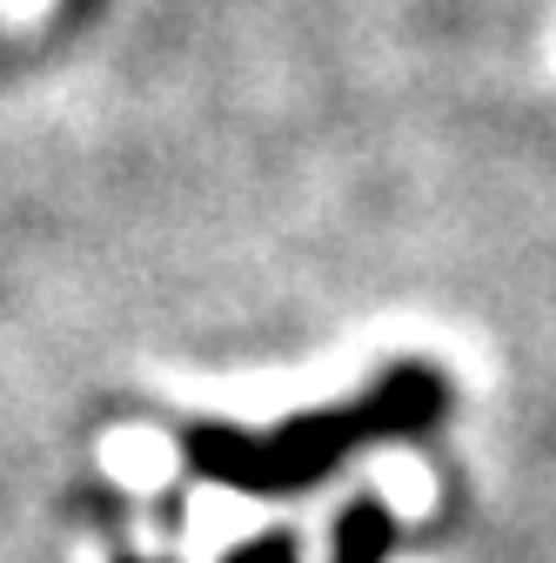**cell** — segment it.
Listing matches in <instances>:
<instances>
[{
    "label": "cell",
    "instance_id": "obj_1",
    "mask_svg": "<svg viewBox=\"0 0 556 563\" xmlns=\"http://www.w3.org/2000/svg\"><path fill=\"white\" fill-rule=\"evenodd\" d=\"M101 463H108V476L127 483V489H162V483L175 476V443H168L162 430H121V437H108Z\"/></svg>",
    "mask_w": 556,
    "mask_h": 563
},
{
    "label": "cell",
    "instance_id": "obj_3",
    "mask_svg": "<svg viewBox=\"0 0 556 563\" xmlns=\"http://www.w3.org/2000/svg\"><path fill=\"white\" fill-rule=\"evenodd\" d=\"M47 8H54V0H0V21H8V27H34Z\"/></svg>",
    "mask_w": 556,
    "mask_h": 563
},
{
    "label": "cell",
    "instance_id": "obj_2",
    "mask_svg": "<svg viewBox=\"0 0 556 563\" xmlns=\"http://www.w3.org/2000/svg\"><path fill=\"white\" fill-rule=\"evenodd\" d=\"M376 483H382V497H396L402 510H423V504H430V476L415 470L409 456H382V463H376Z\"/></svg>",
    "mask_w": 556,
    "mask_h": 563
}]
</instances>
